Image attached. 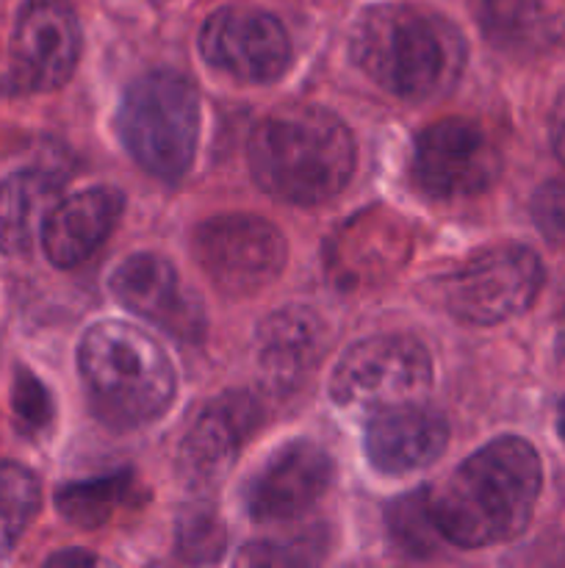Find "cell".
Here are the masks:
<instances>
[{
  "label": "cell",
  "mask_w": 565,
  "mask_h": 568,
  "mask_svg": "<svg viewBox=\"0 0 565 568\" xmlns=\"http://www.w3.org/2000/svg\"><path fill=\"white\" fill-rule=\"evenodd\" d=\"M432 386V358L410 336H374L352 344L330 377V397L338 405L419 403Z\"/></svg>",
  "instance_id": "cell-8"
},
{
  "label": "cell",
  "mask_w": 565,
  "mask_h": 568,
  "mask_svg": "<svg viewBox=\"0 0 565 568\" xmlns=\"http://www.w3.org/2000/svg\"><path fill=\"white\" fill-rule=\"evenodd\" d=\"M548 136H552L554 155L565 164V92L554 103L552 116H548Z\"/></svg>",
  "instance_id": "cell-27"
},
{
  "label": "cell",
  "mask_w": 565,
  "mask_h": 568,
  "mask_svg": "<svg viewBox=\"0 0 565 568\" xmlns=\"http://www.w3.org/2000/svg\"><path fill=\"white\" fill-rule=\"evenodd\" d=\"M78 369L94 414L133 430L158 419L175 399L177 377L155 338L125 322H97L78 347Z\"/></svg>",
  "instance_id": "cell-4"
},
{
  "label": "cell",
  "mask_w": 565,
  "mask_h": 568,
  "mask_svg": "<svg viewBox=\"0 0 565 568\" xmlns=\"http://www.w3.org/2000/svg\"><path fill=\"white\" fill-rule=\"evenodd\" d=\"M349 53L377 87L402 100L435 98L463 67L460 33L413 6L366 11L349 39Z\"/></svg>",
  "instance_id": "cell-3"
},
{
  "label": "cell",
  "mask_w": 565,
  "mask_h": 568,
  "mask_svg": "<svg viewBox=\"0 0 565 568\" xmlns=\"http://www.w3.org/2000/svg\"><path fill=\"white\" fill-rule=\"evenodd\" d=\"M557 430H559V438H563V444H565V399H563V405H559V416H557Z\"/></svg>",
  "instance_id": "cell-30"
},
{
  "label": "cell",
  "mask_w": 565,
  "mask_h": 568,
  "mask_svg": "<svg viewBox=\"0 0 565 568\" xmlns=\"http://www.w3.org/2000/svg\"><path fill=\"white\" fill-rule=\"evenodd\" d=\"M199 53L236 81L269 83L288 70L291 42L282 22L269 11L227 6L205 20Z\"/></svg>",
  "instance_id": "cell-10"
},
{
  "label": "cell",
  "mask_w": 565,
  "mask_h": 568,
  "mask_svg": "<svg viewBox=\"0 0 565 568\" xmlns=\"http://www.w3.org/2000/svg\"><path fill=\"white\" fill-rule=\"evenodd\" d=\"M11 410H14V422L20 425L22 433H42L48 430L50 422L55 416V405L44 383L33 375L31 369L20 366L14 372V383H11Z\"/></svg>",
  "instance_id": "cell-24"
},
{
  "label": "cell",
  "mask_w": 565,
  "mask_h": 568,
  "mask_svg": "<svg viewBox=\"0 0 565 568\" xmlns=\"http://www.w3.org/2000/svg\"><path fill=\"white\" fill-rule=\"evenodd\" d=\"M543 488L537 449L518 436H502L476 449L430 494L443 541L463 549L513 541L530 527Z\"/></svg>",
  "instance_id": "cell-1"
},
{
  "label": "cell",
  "mask_w": 565,
  "mask_h": 568,
  "mask_svg": "<svg viewBox=\"0 0 565 568\" xmlns=\"http://www.w3.org/2000/svg\"><path fill=\"white\" fill-rule=\"evenodd\" d=\"M125 197L120 189L94 186L59 200L42 231V247L50 264L70 270L83 264L120 222Z\"/></svg>",
  "instance_id": "cell-16"
},
{
  "label": "cell",
  "mask_w": 565,
  "mask_h": 568,
  "mask_svg": "<svg viewBox=\"0 0 565 568\" xmlns=\"http://www.w3.org/2000/svg\"><path fill=\"white\" fill-rule=\"evenodd\" d=\"M136 499V480L131 471L97 477L86 483H70L55 494V508L78 530H97L127 510Z\"/></svg>",
  "instance_id": "cell-20"
},
{
  "label": "cell",
  "mask_w": 565,
  "mask_h": 568,
  "mask_svg": "<svg viewBox=\"0 0 565 568\" xmlns=\"http://www.w3.org/2000/svg\"><path fill=\"white\" fill-rule=\"evenodd\" d=\"M59 200V178L44 170H22L0 181V253H31Z\"/></svg>",
  "instance_id": "cell-18"
},
{
  "label": "cell",
  "mask_w": 565,
  "mask_h": 568,
  "mask_svg": "<svg viewBox=\"0 0 565 568\" xmlns=\"http://www.w3.org/2000/svg\"><path fill=\"white\" fill-rule=\"evenodd\" d=\"M543 281L537 253L524 244H493L443 281V305L469 325H499L532 308Z\"/></svg>",
  "instance_id": "cell-6"
},
{
  "label": "cell",
  "mask_w": 565,
  "mask_h": 568,
  "mask_svg": "<svg viewBox=\"0 0 565 568\" xmlns=\"http://www.w3.org/2000/svg\"><path fill=\"white\" fill-rule=\"evenodd\" d=\"M449 425L441 414L419 403L377 408L366 427V458L382 475H410L443 455Z\"/></svg>",
  "instance_id": "cell-15"
},
{
  "label": "cell",
  "mask_w": 565,
  "mask_h": 568,
  "mask_svg": "<svg viewBox=\"0 0 565 568\" xmlns=\"http://www.w3.org/2000/svg\"><path fill=\"white\" fill-rule=\"evenodd\" d=\"M247 155L255 183L269 197L319 205L347 186L358 148L336 114L319 105H288L255 125Z\"/></svg>",
  "instance_id": "cell-2"
},
{
  "label": "cell",
  "mask_w": 565,
  "mask_h": 568,
  "mask_svg": "<svg viewBox=\"0 0 565 568\" xmlns=\"http://www.w3.org/2000/svg\"><path fill=\"white\" fill-rule=\"evenodd\" d=\"M319 541L310 536L291 538V541H260L249 544L238 564L244 566H288V564H314L319 558Z\"/></svg>",
  "instance_id": "cell-25"
},
{
  "label": "cell",
  "mask_w": 565,
  "mask_h": 568,
  "mask_svg": "<svg viewBox=\"0 0 565 568\" xmlns=\"http://www.w3.org/2000/svg\"><path fill=\"white\" fill-rule=\"evenodd\" d=\"M325 344V322L310 308L288 305L260 322L258 364L275 386L291 388L319 364Z\"/></svg>",
  "instance_id": "cell-17"
},
{
  "label": "cell",
  "mask_w": 565,
  "mask_h": 568,
  "mask_svg": "<svg viewBox=\"0 0 565 568\" xmlns=\"http://www.w3.org/2000/svg\"><path fill=\"white\" fill-rule=\"evenodd\" d=\"M116 131L142 170L164 181H177L197 153V89L177 72L142 75L122 98Z\"/></svg>",
  "instance_id": "cell-5"
},
{
  "label": "cell",
  "mask_w": 565,
  "mask_h": 568,
  "mask_svg": "<svg viewBox=\"0 0 565 568\" xmlns=\"http://www.w3.org/2000/svg\"><path fill=\"white\" fill-rule=\"evenodd\" d=\"M535 225L554 242H565V181H552L532 197Z\"/></svg>",
  "instance_id": "cell-26"
},
{
  "label": "cell",
  "mask_w": 565,
  "mask_h": 568,
  "mask_svg": "<svg viewBox=\"0 0 565 568\" xmlns=\"http://www.w3.org/2000/svg\"><path fill=\"white\" fill-rule=\"evenodd\" d=\"M175 541L186 564H216L227 547L225 521L208 505H194L177 521Z\"/></svg>",
  "instance_id": "cell-23"
},
{
  "label": "cell",
  "mask_w": 565,
  "mask_h": 568,
  "mask_svg": "<svg viewBox=\"0 0 565 568\" xmlns=\"http://www.w3.org/2000/svg\"><path fill=\"white\" fill-rule=\"evenodd\" d=\"M81 59V26L64 0H28L11 39L9 81L17 92L64 87Z\"/></svg>",
  "instance_id": "cell-11"
},
{
  "label": "cell",
  "mask_w": 565,
  "mask_h": 568,
  "mask_svg": "<svg viewBox=\"0 0 565 568\" xmlns=\"http://www.w3.org/2000/svg\"><path fill=\"white\" fill-rule=\"evenodd\" d=\"M336 477L332 458L314 442L277 449L247 486V510L258 525H288L308 514Z\"/></svg>",
  "instance_id": "cell-12"
},
{
  "label": "cell",
  "mask_w": 565,
  "mask_h": 568,
  "mask_svg": "<svg viewBox=\"0 0 565 568\" xmlns=\"http://www.w3.org/2000/svg\"><path fill=\"white\" fill-rule=\"evenodd\" d=\"M194 255L227 297H249L277 281L286 266V236L255 214H216L194 231Z\"/></svg>",
  "instance_id": "cell-7"
},
{
  "label": "cell",
  "mask_w": 565,
  "mask_h": 568,
  "mask_svg": "<svg viewBox=\"0 0 565 568\" xmlns=\"http://www.w3.org/2000/svg\"><path fill=\"white\" fill-rule=\"evenodd\" d=\"M92 564H97V558L81 552V549H72V552H59L48 560V566H61V568L64 566H92Z\"/></svg>",
  "instance_id": "cell-28"
},
{
  "label": "cell",
  "mask_w": 565,
  "mask_h": 568,
  "mask_svg": "<svg viewBox=\"0 0 565 568\" xmlns=\"http://www.w3.org/2000/svg\"><path fill=\"white\" fill-rule=\"evenodd\" d=\"M480 28L499 48L530 53L552 39L546 0H471Z\"/></svg>",
  "instance_id": "cell-19"
},
{
  "label": "cell",
  "mask_w": 565,
  "mask_h": 568,
  "mask_svg": "<svg viewBox=\"0 0 565 568\" xmlns=\"http://www.w3.org/2000/svg\"><path fill=\"white\" fill-rule=\"evenodd\" d=\"M502 155L476 122L446 116L415 136L413 181L438 200L469 197L496 183Z\"/></svg>",
  "instance_id": "cell-9"
},
{
  "label": "cell",
  "mask_w": 565,
  "mask_h": 568,
  "mask_svg": "<svg viewBox=\"0 0 565 568\" xmlns=\"http://www.w3.org/2000/svg\"><path fill=\"white\" fill-rule=\"evenodd\" d=\"M109 288L127 311L155 322L170 336L194 342L203 333L205 316L199 300L183 288L177 270L161 255H127L111 272Z\"/></svg>",
  "instance_id": "cell-13"
},
{
  "label": "cell",
  "mask_w": 565,
  "mask_h": 568,
  "mask_svg": "<svg viewBox=\"0 0 565 568\" xmlns=\"http://www.w3.org/2000/svg\"><path fill=\"white\" fill-rule=\"evenodd\" d=\"M42 505L37 475L20 464H0V558L11 552Z\"/></svg>",
  "instance_id": "cell-21"
},
{
  "label": "cell",
  "mask_w": 565,
  "mask_h": 568,
  "mask_svg": "<svg viewBox=\"0 0 565 568\" xmlns=\"http://www.w3.org/2000/svg\"><path fill=\"white\" fill-rule=\"evenodd\" d=\"M388 536L410 558H430L443 544L430 508V491H413L393 499L386 510Z\"/></svg>",
  "instance_id": "cell-22"
},
{
  "label": "cell",
  "mask_w": 565,
  "mask_h": 568,
  "mask_svg": "<svg viewBox=\"0 0 565 568\" xmlns=\"http://www.w3.org/2000/svg\"><path fill=\"white\" fill-rule=\"evenodd\" d=\"M258 425L260 403L253 394L227 392L214 399L177 449V471L186 486H216Z\"/></svg>",
  "instance_id": "cell-14"
},
{
  "label": "cell",
  "mask_w": 565,
  "mask_h": 568,
  "mask_svg": "<svg viewBox=\"0 0 565 568\" xmlns=\"http://www.w3.org/2000/svg\"><path fill=\"white\" fill-rule=\"evenodd\" d=\"M554 347H557V358L565 364V305L557 316V333H554Z\"/></svg>",
  "instance_id": "cell-29"
}]
</instances>
